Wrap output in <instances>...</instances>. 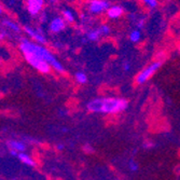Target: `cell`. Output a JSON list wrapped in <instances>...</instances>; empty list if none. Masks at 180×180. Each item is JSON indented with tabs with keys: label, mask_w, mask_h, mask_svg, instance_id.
<instances>
[{
	"label": "cell",
	"mask_w": 180,
	"mask_h": 180,
	"mask_svg": "<svg viewBox=\"0 0 180 180\" xmlns=\"http://www.w3.org/2000/svg\"><path fill=\"white\" fill-rule=\"evenodd\" d=\"M128 101L125 98L118 97H103L94 98L86 105V109L93 113H108L116 114L126 110Z\"/></svg>",
	"instance_id": "cell-1"
},
{
	"label": "cell",
	"mask_w": 180,
	"mask_h": 180,
	"mask_svg": "<svg viewBox=\"0 0 180 180\" xmlns=\"http://www.w3.org/2000/svg\"><path fill=\"white\" fill-rule=\"evenodd\" d=\"M20 50L22 51L23 54L30 53V54L37 55L40 58L46 61L52 66V68L54 70L58 71V72H64L65 71L64 66L59 63V61H57V58L50 52V50L44 48L43 46L34 43V42H31L30 40H28L26 38H22L21 43H20Z\"/></svg>",
	"instance_id": "cell-2"
},
{
	"label": "cell",
	"mask_w": 180,
	"mask_h": 180,
	"mask_svg": "<svg viewBox=\"0 0 180 180\" xmlns=\"http://www.w3.org/2000/svg\"><path fill=\"white\" fill-rule=\"evenodd\" d=\"M161 66H162V61H155V62H153L152 64H150L145 69H142V70L136 75L135 82H136L137 84H144V83H146L147 81L161 68Z\"/></svg>",
	"instance_id": "cell-3"
},
{
	"label": "cell",
	"mask_w": 180,
	"mask_h": 180,
	"mask_svg": "<svg viewBox=\"0 0 180 180\" xmlns=\"http://www.w3.org/2000/svg\"><path fill=\"white\" fill-rule=\"evenodd\" d=\"M24 57H25V59L27 61L28 64L31 67H34V68H36L39 72L49 73L51 71V67L52 66H51L46 61L40 58V57L37 56V55L30 54V53H26V54H24Z\"/></svg>",
	"instance_id": "cell-4"
},
{
	"label": "cell",
	"mask_w": 180,
	"mask_h": 180,
	"mask_svg": "<svg viewBox=\"0 0 180 180\" xmlns=\"http://www.w3.org/2000/svg\"><path fill=\"white\" fill-rule=\"evenodd\" d=\"M111 7L109 0H91L87 6V9L92 14H101L107 11Z\"/></svg>",
	"instance_id": "cell-5"
},
{
	"label": "cell",
	"mask_w": 180,
	"mask_h": 180,
	"mask_svg": "<svg viewBox=\"0 0 180 180\" xmlns=\"http://www.w3.org/2000/svg\"><path fill=\"white\" fill-rule=\"evenodd\" d=\"M44 5V0H26V6H27V11L30 15L36 16L41 11L42 6Z\"/></svg>",
	"instance_id": "cell-6"
},
{
	"label": "cell",
	"mask_w": 180,
	"mask_h": 180,
	"mask_svg": "<svg viewBox=\"0 0 180 180\" xmlns=\"http://www.w3.org/2000/svg\"><path fill=\"white\" fill-rule=\"evenodd\" d=\"M66 26V21L64 20V17H59V16H56L50 22L49 24V29L50 31L54 32V34H57V32L62 31L63 29Z\"/></svg>",
	"instance_id": "cell-7"
},
{
	"label": "cell",
	"mask_w": 180,
	"mask_h": 180,
	"mask_svg": "<svg viewBox=\"0 0 180 180\" xmlns=\"http://www.w3.org/2000/svg\"><path fill=\"white\" fill-rule=\"evenodd\" d=\"M7 146L9 147V149H13V150H16L18 153L20 152H25L26 150V145L24 144L21 140H15V139H9L7 140Z\"/></svg>",
	"instance_id": "cell-8"
},
{
	"label": "cell",
	"mask_w": 180,
	"mask_h": 180,
	"mask_svg": "<svg viewBox=\"0 0 180 180\" xmlns=\"http://www.w3.org/2000/svg\"><path fill=\"white\" fill-rule=\"evenodd\" d=\"M123 12H124V10L121 6L114 5V6H111V7H110L109 9L106 11V13H107V16L109 18L116 20V18H119L120 16H122Z\"/></svg>",
	"instance_id": "cell-9"
},
{
	"label": "cell",
	"mask_w": 180,
	"mask_h": 180,
	"mask_svg": "<svg viewBox=\"0 0 180 180\" xmlns=\"http://www.w3.org/2000/svg\"><path fill=\"white\" fill-rule=\"evenodd\" d=\"M17 159L20 160L23 164L27 165V166H30V167L36 166V161L26 152H20L17 155Z\"/></svg>",
	"instance_id": "cell-10"
},
{
	"label": "cell",
	"mask_w": 180,
	"mask_h": 180,
	"mask_svg": "<svg viewBox=\"0 0 180 180\" xmlns=\"http://www.w3.org/2000/svg\"><path fill=\"white\" fill-rule=\"evenodd\" d=\"M86 37L90 41H98L99 38L101 37V34L98 28H95V29H92L90 31H87Z\"/></svg>",
	"instance_id": "cell-11"
},
{
	"label": "cell",
	"mask_w": 180,
	"mask_h": 180,
	"mask_svg": "<svg viewBox=\"0 0 180 180\" xmlns=\"http://www.w3.org/2000/svg\"><path fill=\"white\" fill-rule=\"evenodd\" d=\"M62 13H63V17H64V20L66 22H68V23H73V22H75V13H73L70 9L63 10Z\"/></svg>",
	"instance_id": "cell-12"
},
{
	"label": "cell",
	"mask_w": 180,
	"mask_h": 180,
	"mask_svg": "<svg viewBox=\"0 0 180 180\" xmlns=\"http://www.w3.org/2000/svg\"><path fill=\"white\" fill-rule=\"evenodd\" d=\"M35 40L36 42H38V43H41V44H46V36H44V34H43V31H42L41 29H37V32H36V35L34 36V38H32Z\"/></svg>",
	"instance_id": "cell-13"
},
{
	"label": "cell",
	"mask_w": 180,
	"mask_h": 180,
	"mask_svg": "<svg viewBox=\"0 0 180 180\" xmlns=\"http://www.w3.org/2000/svg\"><path fill=\"white\" fill-rule=\"evenodd\" d=\"M140 39H141V31L140 29H134L130 31V40L133 42V43H138L140 41Z\"/></svg>",
	"instance_id": "cell-14"
},
{
	"label": "cell",
	"mask_w": 180,
	"mask_h": 180,
	"mask_svg": "<svg viewBox=\"0 0 180 180\" xmlns=\"http://www.w3.org/2000/svg\"><path fill=\"white\" fill-rule=\"evenodd\" d=\"M75 79L80 84H84V83L87 82V75L83 71H77L75 73Z\"/></svg>",
	"instance_id": "cell-15"
},
{
	"label": "cell",
	"mask_w": 180,
	"mask_h": 180,
	"mask_svg": "<svg viewBox=\"0 0 180 180\" xmlns=\"http://www.w3.org/2000/svg\"><path fill=\"white\" fill-rule=\"evenodd\" d=\"M2 25L6 26L7 28H9V29L13 30V31H17L18 32L20 30H21V28L18 27L17 24L13 23V22L10 21V20H3V21H2Z\"/></svg>",
	"instance_id": "cell-16"
},
{
	"label": "cell",
	"mask_w": 180,
	"mask_h": 180,
	"mask_svg": "<svg viewBox=\"0 0 180 180\" xmlns=\"http://www.w3.org/2000/svg\"><path fill=\"white\" fill-rule=\"evenodd\" d=\"M98 29L101 31V36H108V35L111 32V29H110V27L107 24H101V25L98 27Z\"/></svg>",
	"instance_id": "cell-17"
},
{
	"label": "cell",
	"mask_w": 180,
	"mask_h": 180,
	"mask_svg": "<svg viewBox=\"0 0 180 180\" xmlns=\"http://www.w3.org/2000/svg\"><path fill=\"white\" fill-rule=\"evenodd\" d=\"M146 6H148L150 9H154L157 7V0H141Z\"/></svg>",
	"instance_id": "cell-18"
},
{
	"label": "cell",
	"mask_w": 180,
	"mask_h": 180,
	"mask_svg": "<svg viewBox=\"0 0 180 180\" xmlns=\"http://www.w3.org/2000/svg\"><path fill=\"white\" fill-rule=\"evenodd\" d=\"M128 168H130V171H138V168H139L138 163L135 162L134 160H130V163H128Z\"/></svg>",
	"instance_id": "cell-19"
},
{
	"label": "cell",
	"mask_w": 180,
	"mask_h": 180,
	"mask_svg": "<svg viewBox=\"0 0 180 180\" xmlns=\"http://www.w3.org/2000/svg\"><path fill=\"white\" fill-rule=\"evenodd\" d=\"M145 26V18H140V20H138V21L136 22V27L137 29H142Z\"/></svg>",
	"instance_id": "cell-20"
},
{
	"label": "cell",
	"mask_w": 180,
	"mask_h": 180,
	"mask_svg": "<svg viewBox=\"0 0 180 180\" xmlns=\"http://www.w3.org/2000/svg\"><path fill=\"white\" fill-rule=\"evenodd\" d=\"M83 150H84L85 153H93L94 152V148L89 144H86V145L83 146Z\"/></svg>",
	"instance_id": "cell-21"
},
{
	"label": "cell",
	"mask_w": 180,
	"mask_h": 180,
	"mask_svg": "<svg viewBox=\"0 0 180 180\" xmlns=\"http://www.w3.org/2000/svg\"><path fill=\"white\" fill-rule=\"evenodd\" d=\"M9 153H10V155H12V156H16V157H17V155H18L17 151L13 150V149H9Z\"/></svg>",
	"instance_id": "cell-22"
},
{
	"label": "cell",
	"mask_w": 180,
	"mask_h": 180,
	"mask_svg": "<svg viewBox=\"0 0 180 180\" xmlns=\"http://www.w3.org/2000/svg\"><path fill=\"white\" fill-rule=\"evenodd\" d=\"M123 69L125 71H127V70H130V64L128 62H125L124 63V65H123Z\"/></svg>",
	"instance_id": "cell-23"
},
{
	"label": "cell",
	"mask_w": 180,
	"mask_h": 180,
	"mask_svg": "<svg viewBox=\"0 0 180 180\" xmlns=\"http://www.w3.org/2000/svg\"><path fill=\"white\" fill-rule=\"evenodd\" d=\"M144 146H145V148H152V147H153V144H152V142L147 141V142H145V144H144Z\"/></svg>",
	"instance_id": "cell-24"
},
{
	"label": "cell",
	"mask_w": 180,
	"mask_h": 180,
	"mask_svg": "<svg viewBox=\"0 0 180 180\" xmlns=\"http://www.w3.org/2000/svg\"><path fill=\"white\" fill-rule=\"evenodd\" d=\"M56 148H57V150H63V149H64V146H63V145H57L56 146Z\"/></svg>",
	"instance_id": "cell-25"
},
{
	"label": "cell",
	"mask_w": 180,
	"mask_h": 180,
	"mask_svg": "<svg viewBox=\"0 0 180 180\" xmlns=\"http://www.w3.org/2000/svg\"><path fill=\"white\" fill-rule=\"evenodd\" d=\"M6 37V31H1L0 32V39H2Z\"/></svg>",
	"instance_id": "cell-26"
},
{
	"label": "cell",
	"mask_w": 180,
	"mask_h": 180,
	"mask_svg": "<svg viewBox=\"0 0 180 180\" xmlns=\"http://www.w3.org/2000/svg\"><path fill=\"white\" fill-rule=\"evenodd\" d=\"M2 13V9H1V7H0V14Z\"/></svg>",
	"instance_id": "cell-27"
},
{
	"label": "cell",
	"mask_w": 180,
	"mask_h": 180,
	"mask_svg": "<svg viewBox=\"0 0 180 180\" xmlns=\"http://www.w3.org/2000/svg\"><path fill=\"white\" fill-rule=\"evenodd\" d=\"M178 51H179V53H180V46H179V48H178Z\"/></svg>",
	"instance_id": "cell-28"
}]
</instances>
